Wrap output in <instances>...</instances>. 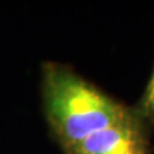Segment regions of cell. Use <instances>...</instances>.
Here are the masks:
<instances>
[{
	"mask_svg": "<svg viewBox=\"0 0 154 154\" xmlns=\"http://www.w3.org/2000/svg\"><path fill=\"white\" fill-rule=\"evenodd\" d=\"M42 98L46 119L63 150L130 114L121 104L68 67L42 66Z\"/></svg>",
	"mask_w": 154,
	"mask_h": 154,
	"instance_id": "6da1fadb",
	"label": "cell"
},
{
	"mask_svg": "<svg viewBox=\"0 0 154 154\" xmlns=\"http://www.w3.org/2000/svg\"><path fill=\"white\" fill-rule=\"evenodd\" d=\"M144 145L140 128L130 116L121 122L99 130L84 139L66 154H116L135 146Z\"/></svg>",
	"mask_w": 154,
	"mask_h": 154,
	"instance_id": "7a4b0ae2",
	"label": "cell"
},
{
	"mask_svg": "<svg viewBox=\"0 0 154 154\" xmlns=\"http://www.w3.org/2000/svg\"><path fill=\"white\" fill-rule=\"evenodd\" d=\"M144 108L149 114L154 116V71L146 86L145 96H144Z\"/></svg>",
	"mask_w": 154,
	"mask_h": 154,
	"instance_id": "3957f363",
	"label": "cell"
},
{
	"mask_svg": "<svg viewBox=\"0 0 154 154\" xmlns=\"http://www.w3.org/2000/svg\"><path fill=\"white\" fill-rule=\"evenodd\" d=\"M116 154H146V152H145V146L140 145V146H135V148L127 149V150H123V152H119Z\"/></svg>",
	"mask_w": 154,
	"mask_h": 154,
	"instance_id": "277c9868",
	"label": "cell"
}]
</instances>
